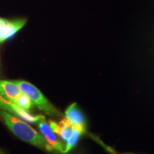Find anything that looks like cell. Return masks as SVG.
<instances>
[{"mask_svg":"<svg viewBox=\"0 0 154 154\" xmlns=\"http://www.w3.org/2000/svg\"><path fill=\"white\" fill-rule=\"evenodd\" d=\"M0 114L3 117L5 124L9 129L20 139L39 149L52 151L44 136L36 131L26 122L11 115L7 111H1Z\"/></svg>","mask_w":154,"mask_h":154,"instance_id":"6da1fadb","label":"cell"},{"mask_svg":"<svg viewBox=\"0 0 154 154\" xmlns=\"http://www.w3.org/2000/svg\"><path fill=\"white\" fill-rule=\"evenodd\" d=\"M14 82L19 86L22 92L26 94L30 98L33 104L40 111L51 116H61V113L48 101L47 98L35 86L25 81L18 80Z\"/></svg>","mask_w":154,"mask_h":154,"instance_id":"7a4b0ae2","label":"cell"},{"mask_svg":"<svg viewBox=\"0 0 154 154\" xmlns=\"http://www.w3.org/2000/svg\"><path fill=\"white\" fill-rule=\"evenodd\" d=\"M38 126L40 131L42 132V136H44L47 143L49 144L51 150H56V151H60L63 153V149H64V145L61 143V142L58 139L55 133L53 131L51 128L50 127L49 124H48L47 121H46L45 117L42 116L41 118L38 121Z\"/></svg>","mask_w":154,"mask_h":154,"instance_id":"3957f363","label":"cell"},{"mask_svg":"<svg viewBox=\"0 0 154 154\" xmlns=\"http://www.w3.org/2000/svg\"><path fill=\"white\" fill-rule=\"evenodd\" d=\"M26 19L7 20L0 17V43L14 36L26 24Z\"/></svg>","mask_w":154,"mask_h":154,"instance_id":"277c9868","label":"cell"},{"mask_svg":"<svg viewBox=\"0 0 154 154\" xmlns=\"http://www.w3.org/2000/svg\"><path fill=\"white\" fill-rule=\"evenodd\" d=\"M21 93L20 88L14 82L0 80V94L5 99L14 103L15 99Z\"/></svg>","mask_w":154,"mask_h":154,"instance_id":"5b68a950","label":"cell"},{"mask_svg":"<svg viewBox=\"0 0 154 154\" xmlns=\"http://www.w3.org/2000/svg\"><path fill=\"white\" fill-rule=\"evenodd\" d=\"M49 124L53 131L66 141L70 138L74 129V126L66 118L63 119L59 123L54 122V121H49Z\"/></svg>","mask_w":154,"mask_h":154,"instance_id":"8992f818","label":"cell"},{"mask_svg":"<svg viewBox=\"0 0 154 154\" xmlns=\"http://www.w3.org/2000/svg\"><path fill=\"white\" fill-rule=\"evenodd\" d=\"M65 116L66 118L74 126L84 127L85 128V118L82 111L78 106L76 103H72L70 106L67 108L65 111Z\"/></svg>","mask_w":154,"mask_h":154,"instance_id":"52a82bcc","label":"cell"},{"mask_svg":"<svg viewBox=\"0 0 154 154\" xmlns=\"http://www.w3.org/2000/svg\"><path fill=\"white\" fill-rule=\"evenodd\" d=\"M84 132H85V128H84V127L74 126L72 134L71 135L70 138L66 140V143L64 145L63 153H67L71 149H73L78 142L79 138Z\"/></svg>","mask_w":154,"mask_h":154,"instance_id":"ba28073f","label":"cell"},{"mask_svg":"<svg viewBox=\"0 0 154 154\" xmlns=\"http://www.w3.org/2000/svg\"><path fill=\"white\" fill-rule=\"evenodd\" d=\"M14 103L18 106L22 108V109L27 111H29L32 109V106L34 105L30 98L26 94L23 93V92H22L15 99Z\"/></svg>","mask_w":154,"mask_h":154,"instance_id":"9c48e42d","label":"cell"},{"mask_svg":"<svg viewBox=\"0 0 154 154\" xmlns=\"http://www.w3.org/2000/svg\"><path fill=\"white\" fill-rule=\"evenodd\" d=\"M14 103L11 101H9L8 100L5 99L3 98V96L0 94V109H2L3 111L10 112L13 114H14V107H13Z\"/></svg>","mask_w":154,"mask_h":154,"instance_id":"30bf717a","label":"cell"},{"mask_svg":"<svg viewBox=\"0 0 154 154\" xmlns=\"http://www.w3.org/2000/svg\"><path fill=\"white\" fill-rule=\"evenodd\" d=\"M0 154H5V153H3V152H2V151H1V150H0Z\"/></svg>","mask_w":154,"mask_h":154,"instance_id":"8fae6325","label":"cell"},{"mask_svg":"<svg viewBox=\"0 0 154 154\" xmlns=\"http://www.w3.org/2000/svg\"><path fill=\"white\" fill-rule=\"evenodd\" d=\"M126 154H133V153H126Z\"/></svg>","mask_w":154,"mask_h":154,"instance_id":"7c38bea8","label":"cell"}]
</instances>
